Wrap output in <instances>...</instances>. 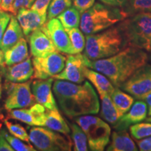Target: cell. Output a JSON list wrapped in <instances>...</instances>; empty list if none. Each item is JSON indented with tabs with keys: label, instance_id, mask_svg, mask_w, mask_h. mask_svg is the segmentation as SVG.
Wrapping results in <instances>:
<instances>
[{
	"label": "cell",
	"instance_id": "42",
	"mask_svg": "<svg viewBox=\"0 0 151 151\" xmlns=\"http://www.w3.org/2000/svg\"><path fill=\"white\" fill-rule=\"evenodd\" d=\"M145 100H146V101L147 109H148V113H147V114H148L149 116H151V93L150 94H148V95L145 98Z\"/></svg>",
	"mask_w": 151,
	"mask_h": 151
},
{
	"label": "cell",
	"instance_id": "11",
	"mask_svg": "<svg viewBox=\"0 0 151 151\" xmlns=\"http://www.w3.org/2000/svg\"><path fill=\"white\" fill-rule=\"evenodd\" d=\"M90 59L83 54L69 55L66 60L65 68L61 72L53 76L56 80L67 81L74 83H82L85 81L84 70L88 67Z\"/></svg>",
	"mask_w": 151,
	"mask_h": 151
},
{
	"label": "cell",
	"instance_id": "22",
	"mask_svg": "<svg viewBox=\"0 0 151 151\" xmlns=\"http://www.w3.org/2000/svg\"><path fill=\"white\" fill-rule=\"evenodd\" d=\"M4 52V65L6 66L21 62L29 58L27 41L24 37Z\"/></svg>",
	"mask_w": 151,
	"mask_h": 151
},
{
	"label": "cell",
	"instance_id": "44",
	"mask_svg": "<svg viewBox=\"0 0 151 151\" xmlns=\"http://www.w3.org/2000/svg\"><path fill=\"white\" fill-rule=\"evenodd\" d=\"M4 115L1 113V111H0V129L1 128V126H2V122L4 121Z\"/></svg>",
	"mask_w": 151,
	"mask_h": 151
},
{
	"label": "cell",
	"instance_id": "39",
	"mask_svg": "<svg viewBox=\"0 0 151 151\" xmlns=\"http://www.w3.org/2000/svg\"><path fill=\"white\" fill-rule=\"evenodd\" d=\"M15 0H1L0 9L6 12L11 13L13 14L14 12V4Z\"/></svg>",
	"mask_w": 151,
	"mask_h": 151
},
{
	"label": "cell",
	"instance_id": "12",
	"mask_svg": "<svg viewBox=\"0 0 151 151\" xmlns=\"http://www.w3.org/2000/svg\"><path fill=\"white\" fill-rule=\"evenodd\" d=\"M41 29L51 39L58 51L68 55L74 54L69 35L58 18L47 20Z\"/></svg>",
	"mask_w": 151,
	"mask_h": 151
},
{
	"label": "cell",
	"instance_id": "9",
	"mask_svg": "<svg viewBox=\"0 0 151 151\" xmlns=\"http://www.w3.org/2000/svg\"><path fill=\"white\" fill-rule=\"evenodd\" d=\"M66 57L58 51L51 52L44 57H34L32 65L34 73L32 78L46 79L61 72L65 68Z\"/></svg>",
	"mask_w": 151,
	"mask_h": 151
},
{
	"label": "cell",
	"instance_id": "20",
	"mask_svg": "<svg viewBox=\"0 0 151 151\" xmlns=\"http://www.w3.org/2000/svg\"><path fill=\"white\" fill-rule=\"evenodd\" d=\"M108 151H137L134 141L129 133L124 130H116L111 134V141L106 148Z\"/></svg>",
	"mask_w": 151,
	"mask_h": 151
},
{
	"label": "cell",
	"instance_id": "29",
	"mask_svg": "<svg viewBox=\"0 0 151 151\" xmlns=\"http://www.w3.org/2000/svg\"><path fill=\"white\" fill-rule=\"evenodd\" d=\"M69 35L72 46L73 53H81L85 49L86 46V37L83 35V32L78 27L69 28L65 29Z\"/></svg>",
	"mask_w": 151,
	"mask_h": 151
},
{
	"label": "cell",
	"instance_id": "4",
	"mask_svg": "<svg viewBox=\"0 0 151 151\" xmlns=\"http://www.w3.org/2000/svg\"><path fill=\"white\" fill-rule=\"evenodd\" d=\"M124 47L123 37L118 27H109L86 36L84 55L90 60L104 59L118 53Z\"/></svg>",
	"mask_w": 151,
	"mask_h": 151
},
{
	"label": "cell",
	"instance_id": "18",
	"mask_svg": "<svg viewBox=\"0 0 151 151\" xmlns=\"http://www.w3.org/2000/svg\"><path fill=\"white\" fill-rule=\"evenodd\" d=\"M16 18L26 37L41 28L47 20V16H41L32 9H19Z\"/></svg>",
	"mask_w": 151,
	"mask_h": 151
},
{
	"label": "cell",
	"instance_id": "40",
	"mask_svg": "<svg viewBox=\"0 0 151 151\" xmlns=\"http://www.w3.org/2000/svg\"><path fill=\"white\" fill-rule=\"evenodd\" d=\"M14 148L9 144L8 141L0 134V151H14Z\"/></svg>",
	"mask_w": 151,
	"mask_h": 151
},
{
	"label": "cell",
	"instance_id": "10",
	"mask_svg": "<svg viewBox=\"0 0 151 151\" xmlns=\"http://www.w3.org/2000/svg\"><path fill=\"white\" fill-rule=\"evenodd\" d=\"M120 88L136 99H145L151 93V65L146 64L138 69Z\"/></svg>",
	"mask_w": 151,
	"mask_h": 151
},
{
	"label": "cell",
	"instance_id": "27",
	"mask_svg": "<svg viewBox=\"0 0 151 151\" xmlns=\"http://www.w3.org/2000/svg\"><path fill=\"white\" fill-rule=\"evenodd\" d=\"M122 10L127 17L143 12H151V0H127Z\"/></svg>",
	"mask_w": 151,
	"mask_h": 151
},
{
	"label": "cell",
	"instance_id": "1",
	"mask_svg": "<svg viewBox=\"0 0 151 151\" xmlns=\"http://www.w3.org/2000/svg\"><path fill=\"white\" fill-rule=\"evenodd\" d=\"M52 92L61 110L69 118L99 113V98L88 81L80 84L56 80L52 86Z\"/></svg>",
	"mask_w": 151,
	"mask_h": 151
},
{
	"label": "cell",
	"instance_id": "47",
	"mask_svg": "<svg viewBox=\"0 0 151 151\" xmlns=\"http://www.w3.org/2000/svg\"><path fill=\"white\" fill-rule=\"evenodd\" d=\"M0 4H1V0H0Z\"/></svg>",
	"mask_w": 151,
	"mask_h": 151
},
{
	"label": "cell",
	"instance_id": "16",
	"mask_svg": "<svg viewBox=\"0 0 151 151\" xmlns=\"http://www.w3.org/2000/svg\"><path fill=\"white\" fill-rule=\"evenodd\" d=\"M28 37L32 56L44 57L58 51L51 39L41 28L32 32Z\"/></svg>",
	"mask_w": 151,
	"mask_h": 151
},
{
	"label": "cell",
	"instance_id": "8",
	"mask_svg": "<svg viewBox=\"0 0 151 151\" xmlns=\"http://www.w3.org/2000/svg\"><path fill=\"white\" fill-rule=\"evenodd\" d=\"M6 82L7 95L4 107L7 111L27 108L36 103L31 89V81L23 83Z\"/></svg>",
	"mask_w": 151,
	"mask_h": 151
},
{
	"label": "cell",
	"instance_id": "5",
	"mask_svg": "<svg viewBox=\"0 0 151 151\" xmlns=\"http://www.w3.org/2000/svg\"><path fill=\"white\" fill-rule=\"evenodd\" d=\"M126 18L127 16L122 9L97 3L81 14V30L86 35L96 34Z\"/></svg>",
	"mask_w": 151,
	"mask_h": 151
},
{
	"label": "cell",
	"instance_id": "43",
	"mask_svg": "<svg viewBox=\"0 0 151 151\" xmlns=\"http://www.w3.org/2000/svg\"><path fill=\"white\" fill-rule=\"evenodd\" d=\"M4 65V52L0 48V66L3 67Z\"/></svg>",
	"mask_w": 151,
	"mask_h": 151
},
{
	"label": "cell",
	"instance_id": "17",
	"mask_svg": "<svg viewBox=\"0 0 151 151\" xmlns=\"http://www.w3.org/2000/svg\"><path fill=\"white\" fill-rule=\"evenodd\" d=\"M147 111L148 109L146 102L142 100L136 101L132 104L129 110L120 117L116 124H113V128L118 131L127 129L132 124L139 123L146 119Z\"/></svg>",
	"mask_w": 151,
	"mask_h": 151
},
{
	"label": "cell",
	"instance_id": "2",
	"mask_svg": "<svg viewBox=\"0 0 151 151\" xmlns=\"http://www.w3.org/2000/svg\"><path fill=\"white\" fill-rule=\"evenodd\" d=\"M148 56L145 50L126 46L120 52L104 59L90 60L88 67L103 73L117 88L148 62Z\"/></svg>",
	"mask_w": 151,
	"mask_h": 151
},
{
	"label": "cell",
	"instance_id": "32",
	"mask_svg": "<svg viewBox=\"0 0 151 151\" xmlns=\"http://www.w3.org/2000/svg\"><path fill=\"white\" fill-rule=\"evenodd\" d=\"M130 133L135 139L151 137V122H142L132 124L129 127Z\"/></svg>",
	"mask_w": 151,
	"mask_h": 151
},
{
	"label": "cell",
	"instance_id": "45",
	"mask_svg": "<svg viewBox=\"0 0 151 151\" xmlns=\"http://www.w3.org/2000/svg\"><path fill=\"white\" fill-rule=\"evenodd\" d=\"M1 93H2V86H1V76L0 74V99L1 97Z\"/></svg>",
	"mask_w": 151,
	"mask_h": 151
},
{
	"label": "cell",
	"instance_id": "21",
	"mask_svg": "<svg viewBox=\"0 0 151 151\" xmlns=\"http://www.w3.org/2000/svg\"><path fill=\"white\" fill-rule=\"evenodd\" d=\"M84 75L95 87L96 90L99 94L106 93L111 95L116 88L110 80L99 71L94 70L90 68L86 67L84 70Z\"/></svg>",
	"mask_w": 151,
	"mask_h": 151
},
{
	"label": "cell",
	"instance_id": "14",
	"mask_svg": "<svg viewBox=\"0 0 151 151\" xmlns=\"http://www.w3.org/2000/svg\"><path fill=\"white\" fill-rule=\"evenodd\" d=\"M53 78L38 79L32 83V92L35 96L36 103L40 104L48 110L58 109L52 91Z\"/></svg>",
	"mask_w": 151,
	"mask_h": 151
},
{
	"label": "cell",
	"instance_id": "23",
	"mask_svg": "<svg viewBox=\"0 0 151 151\" xmlns=\"http://www.w3.org/2000/svg\"><path fill=\"white\" fill-rule=\"evenodd\" d=\"M43 126L63 134H69L71 129L62 116L58 109H47L43 120Z\"/></svg>",
	"mask_w": 151,
	"mask_h": 151
},
{
	"label": "cell",
	"instance_id": "33",
	"mask_svg": "<svg viewBox=\"0 0 151 151\" xmlns=\"http://www.w3.org/2000/svg\"><path fill=\"white\" fill-rule=\"evenodd\" d=\"M4 122L6 128L8 129L9 132H10L11 134H12L14 137H16L21 140L29 142V137L27 134V131L22 126L19 124L13 123V122H9L7 120V119H5Z\"/></svg>",
	"mask_w": 151,
	"mask_h": 151
},
{
	"label": "cell",
	"instance_id": "15",
	"mask_svg": "<svg viewBox=\"0 0 151 151\" xmlns=\"http://www.w3.org/2000/svg\"><path fill=\"white\" fill-rule=\"evenodd\" d=\"M2 73L6 81L13 83H23L29 81L34 73V67L30 58L15 65L3 66Z\"/></svg>",
	"mask_w": 151,
	"mask_h": 151
},
{
	"label": "cell",
	"instance_id": "13",
	"mask_svg": "<svg viewBox=\"0 0 151 151\" xmlns=\"http://www.w3.org/2000/svg\"><path fill=\"white\" fill-rule=\"evenodd\" d=\"M47 109L40 104H35L29 109H16L8 111L9 118L19 120L30 126L43 127Z\"/></svg>",
	"mask_w": 151,
	"mask_h": 151
},
{
	"label": "cell",
	"instance_id": "36",
	"mask_svg": "<svg viewBox=\"0 0 151 151\" xmlns=\"http://www.w3.org/2000/svg\"><path fill=\"white\" fill-rule=\"evenodd\" d=\"M11 16L12 15H10L8 12L0 9V41L2 39L4 33L10 22Z\"/></svg>",
	"mask_w": 151,
	"mask_h": 151
},
{
	"label": "cell",
	"instance_id": "37",
	"mask_svg": "<svg viewBox=\"0 0 151 151\" xmlns=\"http://www.w3.org/2000/svg\"><path fill=\"white\" fill-rule=\"evenodd\" d=\"M36 0H15L13 15L16 16L19 9H31Z\"/></svg>",
	"mask_w": 151,
	"mask_h": 151
},
{
	"label": "cell",
	"instance_id": "7",
	"mask_svg": "<svg viewBox=\"0 0 151 151\" xmlns=\"http://www.w3.org/2000/svg\"><path fill=\"white\" fill-rule=\"evenodd\" d=\"M29 141L41 151H70L72 141L63 134L48 127H35L29 130Z\"/></svg>",
	"mask_w": 151,
	"mask_h": 151
},
{
	"label": "cell",
	"instance_id": "35",
	"mask_svg": "<svg viewBox=\"0 0 151 151\" xmlns=\"http://www.w3.org/2000/svg\"><path fill=\"white\" fill-rule=\"evenodd\" d=\"M95 0H73V6L78 10L81 14L85 11L91 8L94 4Z\"/></svg>",
	"mask_w": 151,
	"mask_h": 151
},
{
	"label": "cell",
	"instance_id": "25",
	"mask_svg": "<svg viewBox=\"0 0 151 151\" xmlns=\"http://www.w3.org/2000/svg\"><path fill=\"white\" fill-rule=\"evenodd\" d=\"M99 94L101 101V116L104 120L113 125L118 120L119 117L111 95L106 93H100Z\"/></svg>",
	"mask_w": 151,
	"mask_h": 151
},
{
	"label": "cell",
	"instance_id": "38",
	"mask_svg": "<svg viewBox=\"0 0 151 151\" xmlns=\"http://www.w3.org/2000/svg\"><path fill=\"white\" fill-rule=\"evenodd\" d=\"M141 151H151V137L136 141Z\"/></svg>",
	"mask_w": 151,
	"mask_h": 151
},
{
	"label": "cell",
	"instance_id": "3",
	"mask_svg": "<svg viewBox=\"0 0 151 151\" xmlns=\"http://www.w3.org/2000/svg\"><path fill=\"white\" fill-rule=\"evenodd\" d=\"M124 46L151 52V12L139 13L118 24Z\"/></svg>",
	"mask_w": 151,
	"mask_h": 151
},
{
	"label": "cell",
	"instance_id": "46",
	"mask_svg": "<svg viewBox=\"0 0 151 151\" xmlns=\"http://www.w3.org/2000/svg\"><path fill=\"white\" fill-rule=\"evenodd\" d=\"M146 120H147V121H148V122H151V116H150V117H149L148 118H147Z\"/></svg>",
	"mask_w": 151,
	"mask_h": 151
},
{
	"label": "cell",
	"instance_id": "41",
	"mask_svg": "<svg viewBox=\"0 0 151 151\" xmlns=\"http://www.w3.org/2000/svg\"><path fill=\"white\" fill-rule=\"evenodd\" d=\"M106 5L115 7H122L126 3L127 0H100Z\"/></svg>",
	"mask_w": 151,
	"mask_h": 151
},
{
	"label": "cell",
	"instance_id": "19",
	"mask_svg": "<svg viewBox=\"0 0 151 151\" xmlns=\"http://www.w3.org/2000/svg\"><path fill=\"white\" fill-rule=\"evenodd\" d=\"M23 32L14 15L11 16L10 22L4 33L0 41V48L4 52L14 46L21 38L23 37Z\"/></svg>",
	"mask_w": 151,
	"mask_h": 151
},
{
	"label": "cell",
	"instance_id": "31",
	"mask_svg": "<svg viewBox=\"0 0 151 151\" xmlns=\"http://www.w3.org/2000/svg\"><path fill=\"white\" fill-rule=\"evenodd\" d=\"M0 134H2L5 139L8 141L9 144L11 145V147L14 148V150L16 151H35L36 149L29 143H26L23 142L24 141L21 139H18L12 134H9L6 131L5 129H2L0 131Z\"/></svg>",
	"mask_w": 151,
	"mask_h": 151
},
{
	"label": "cell",
	"instance_id": "34",
	"mask_svg": "<svg viewBox=\"0 0 151 151\" xmlns=\"http://www.w3.org/2000/svg\"><path fill=\"white\" fill-rule=\"evenodd\" d=\"M51 0H36L32 9L37 11L41 16H47V11Z\"/></svg>",
	"mask_w": 151,
	"mask_h": 151
},
{
	"label": "cell",
	"instance_id": "30",
	"mask_svg": "<svg viewBox=\"0 0 151 151\" xmlns=\"http://www.w3.org/2000/svg\"><path fill=\"white\" fill-rule=\"evenodd\" d=\"M71 4L72 0H51L47 11V20L58 17Z\"/></svg>",
	"mask_w": 151,
	"mask_h": 151
},
{
	"label": "cell",
	"instance_id": "26",
	"mask_svg": "<svg viewBox=\"0 0 151 151\" xmlns=\"http://www.w3.org/2000/svg\"><path fill=\"white\" fill-rule=\"evenodd\" d=\"M81 14L74 6H71L60 14L57 18L60 20L65 29L78 27L81 22Z\"/></svg>",
	"mask_w": 151,
	"mask_h": 151
},
{
	"label": "cell",
	"instance_id": "28",
	"mask_svg": "<svg viewBox=\"0 0 151 151\" xmlns=\"http://www.w3.org/2000/svg\"><path fill=\"white\" fill-rule=\"evenodd\" d=\"M71 136L73 143V150L87 151L88 150V139L83 130L78 124L72 123L70 124Z\"/></svg>",
	"mask_w": 151,
	"mask_h": 151
},
{
	"label": "cell",
	"instance_id": "24",
	"mask_svg": "<svg viewBox=\"0 0 151 151\" xmlns=\"http://www.w3.org/2000/svg\"><path fill=\"white\" fill-rule=\"evenodd\" d=\"M111 97L119 118L129 110L134 101V97L132 95L124 92L118 88L115 89L114 92L111 95Z\"/></svg>",
	"mask_w": 151,
	"mask_h": 151
},
{
	"label": "cell",
	"instance_id": "6",
	"mask_svg": "<svg viewBox=\"0 0 151 151\" xmlns=\"http://www.w3.org/2000/svg\"><path fill=\"white\" fill-rule=\"evenodd\" d=\"M76 122L83 130L88 145L92 151H103L109 143L111 129L106 122L98 117L86 115L78 116Z\"/></svg>",
	"mask_w": 151,
	"mask_h": 151
},
{
	"label": "cell",
	"instance_id": "48",
	"mask_svg": "<svg viewBox=\"0 0 151 151\" xmlns=\"http://www.w3.org/2000/svg\"><path fill=\"white\" fill-rule=\"evenodd\" d=\"M150 60H151V55H150Z\"/></svg>",
	"mask_w": 151,
	"mask_h": 151
}]
</instances>
